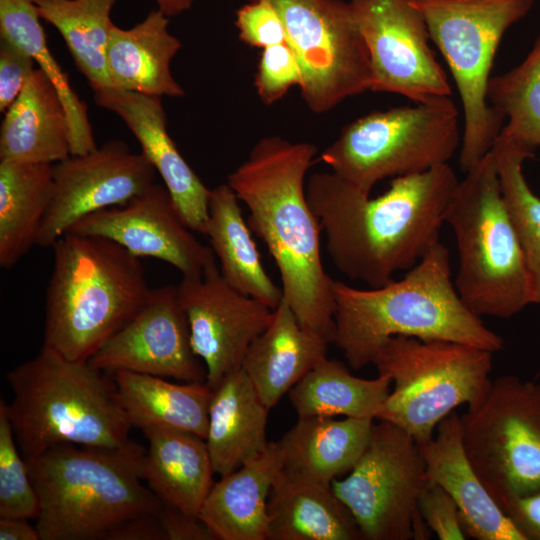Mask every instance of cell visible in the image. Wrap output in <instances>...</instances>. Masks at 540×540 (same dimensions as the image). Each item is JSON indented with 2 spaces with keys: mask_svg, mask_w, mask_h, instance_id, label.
<instances>
[{
  "mask_svg": "<svg viewBox=\"0 0 540 540\" xmlns=\"http://www.w3.org/2000/svg\"><path fill=\"white\" fill-rule=\"evenodd\" d=\"M333 343L349 366L373 363L394 336L445 340L501 351L503 339L463 302L452 280L450 253L440 241L399 280L361 289L332 280Z\"/></svg>",
  "mask_w": 540,
  "mask_h": 540,
  "instance_id": "4",
  "label": "cell"
},
{
  "mask_svg": "<svg viewBox=\"0 0 540 540\" xmlns=\"http://www.w3.org/2000/svg\"><path fill=\"white\" fill-rule=\"evenodd\" d=\"M205 235L223 278L233 288L272 309L280 304L282 288L267 274L240 200L227 183L211 189Z\"/></svg>",
  "mask_w": 540,
  "mask_h": 540,
  "instance_id": "29",
  "label": "cell"
},
{
  "mask_svg": "<svg viewBox=\"0 0 540 540\" xmlns=\"http://www.w3.org/2000/svg\"><path fill=\"white\" fill-rule=\"evenodd\" d=\"M143 479L160 501L198 517L214 485L210 454L204 438L180 429L148 427Z\"/></svg>",
  "mask_w": 540,
  "mask_h": 540,
  "instance_id": "25",
  "label": "cell"
},
{
  "mask_svg": "<svg viewBox=\"0 0 540 540\" xmlns=\"http://www.w3.org/2000/svg\"><path fill=\"white\" fill-rule=\"evenodd\" d=\"M391 380L378 375H352L340 362L327 358L312 368L288 392L298 417L344 416L372 418L390 394Z\"/></svg>",
  "mask_w": 540,
  "mask_h": 540,
  "instance_id": "32",
  "label": "cell"
},
{
  "mask_svg": "<svg viewBox=\"0 0 540 540\" xmlns=\"http://www.w3.org/2000/svg\"><path fill=\"white\" fill-rule=\"evenodd\" d=\"M156 170L119 140L54 164L52 198L36 246L52 247L79 220L125 205L154 183Z\"/></svg>",
  "mask_w": 540,
  "mask_h": 540,
  "instance_id": "16",
  "label": "cell"
},
{
  "mask_svg": "<svg viewBox=\"0 0 540 540\" xmlns=\"http://www.w3.org/2000/svg\"><path fill=\"white\" fill-rule=\"evenodd\" d=\"M68 232L109 239L132 255L152 257L193 276L217 259L185 224L165 186L153 183L128 203L89 214Z\"/></svg>",
  "mask_w": 540,
  "mask_h": 540,
  "instance_id": "18",
  "label": "cell"
},
{
  "mask_svg": "<svg viewBox=\"0 0 540 540\" xmlns=\"http://www.w3.org/2000/svg\"><path fill=\"white\" fill-rule=\"evenodd\" d=\"M417 444L428 480L453 499L466 536L476 540H525L472 466L462 440L461 416L453 411L438 424L431 439Z\"/></svg>",
  "mask_w": 540,
  "mask_h": 540,
  "instance_id": "20",
  "label": "cell"
},
{
  "mask_svg": "<svg viewBox=\"0 0 540 540\" xmlns=\"http://www.w3.org/2000/svg\"><path fill=\"white\" fill-rule=\"evenodd\" d=\"M504 511L525 540H540V490L512 500Z\"/></svg>",
  "mask_w": 540,
  "mask_h": 540,
  "instance_id": "43",
  "label": "cell"
},
{
  "mask_svg": "<svg viewBox=\"0 0 540 540\" xmlns=\"http://www.w3.org/2000/svg\"><path fill=\"white\" fill-rule=\"evenodd\" d=\"M373 424L372 418L298 417L296 424L277 441L281 472L331 485L358 461L369 442Z\"/></svg>",
  "mask_w": 540,
  "mask_h": 540,
  "instance_id": "23",
  "label": "cell"
},
{
  "mask_svg": "<svg viewBox=\"0 0 540 540\" xmlns=\"http://www.w3.org/2000/svg\"><path fill=\"white\" fill-rule=\"evenodd\" d=\"M461 136L459 111L447 97L368 113L347 124L319 158L370 195L381 180L448 164Z\"/></svg>",
  "mask_w": 540,
  "mask_h": 540,
  "instance_id": "10",
  "label": "cell"
},
{
  "mask_svg": "<svg viewBox=\"0 0 540 540\" xmlns=\"http://www.w3.org/2000/svg\"><path fill=\"white\" fill-rule=\"evenodd\" d=\"M328 344L326 339L304 328L282 299L267 328L249 347L241 369L262 402L271 409L327 358Z\"/></svg>",
  "mask_w": 540,
  "mask_h": 540,
  "instance_id": "22",
  "label": "cell"
},
{
  "mask_svg": "<svg viewBox=\"0 0 540 540\" xmlns=\"http://www.w3.org/2000/svg\"><path fill=\"white\" fill-rule=\"evenodd\" d=\"M269 410L242 369L213 389L205 441L215 474L225 476L267 448Z\"/></svg>",
  "mask_w": 540,
  "mask_h": 540,
  "instance_id": "27",
  "label": "cell"
},
{
  "mask_svg": "<svg viewBox=\"0 0 540 540\" xmlns=\"http://www.w3.org/2000/svg\"><path fill=\"white\" fill-rule=\"evenodd\" d=\"M4 114L0 160L56 164L71 155L65 107L39 68Z\"/></svg>",
  "mask_w": 540,
  "mask_h": 540,
  "instance_id": "24",
  "label": "cell"
},
{
  "mask_svg": "<svg viewBox=\"0 0 540 540\" xmlns=\"http://www.w3.org/2000/svg\"><path fill=\"white\" fill-rule=\"evenodd\" d=\"M349 2L369 54L370 91L398 94L415 103L450 97L447 74L412 0Z\"/></svg>",
  "mask_w": 540,
  "mask_h": 540,
  "instance_id": "14",
  "label": "cell"
},
{
  "mask_svg": "<svg viewBox=\"0 0 540 540\" xmlns=\"http://www.w3.org/2000/svg\"><path fill=\"white\" fill-rule=\"evenodd\" d=\"M419 511L428 527L440 540H464L457 505L439 485L428 482L419 498Z\"/></svg>",
  "mask_w": 540,
  "mask_h": 540,
  "instance_id": "40",
  "label": "cell"
},
{
  "mask_svg": "<svg viewBox=\"0 0 540 540\" xmlns=\"http://www.w3.org/2000/svg\"><path fill=\"white\" fill-rule=\"evenodd\" d=\"M301 84V65L288 43L262 49L254 85L264 104H274L282 99L291 87H300Z\"/></svg>",
  "mask_w": 540,
  "mask_h": 540,
  "instance_id": "38",
  "label": "cell"
},
{
  "mask_svg": "<svg viewBox=\"0 0 540 540\" xmlns=\"http://www.w3.org/2000/svg\"><path fill=\"white\" fill-rule=\"evenodd\" d=\"M39 499L7 414L0 401V518L38 517Z\"/></svg>",
  "mask_w": 540,
  "mask_h": 540,
  "instance_id": "37",
  "label": "cell"
},
{
  "mask_svg": "<svg viewBox=\"0 0 540 540\" xmlns=\"http://www.w3.org/2000/svg\"><path fill=\"white\" fill-rule=\"evenodd\" d=\"M156 2L158 9L168 17L188 10L194 0H156Z\"/></svg>",
  "mask_w": 540,
  "mask_h": 540,
  "instance_id": "45",
  "label": "cell"
},
{
  "mask_svg": "<svg viewBox=\"0 0 540 540\" xmlns=\"http://www.w3.org/2000/svg\"><path fill=\"white\" fill-rule=\"evenodd\" d=\"M165 540H217L199 519L164 504L160 516Z\"/></svg>",
  "mask_w": 540,
  "mask_h": 540,
  "instance_id": "42",
  "label": "cell"
},
{
  "mask_svg": "<svg viewBox=\"0 0 540 540\" xmlns=\"http://www.w3.org/2000/svg\"><path fill=\"white\" fill-rule=\"evenodd\" d=\"M168 24L158 9L130 29L112 27L106 49L111 88L157 97L184 95L170 70L181 42Z\"/></svg>",
  "mask_w": 540,
  "mask_h": 540,
  "instance_id": "26",
  "label": "cell"
},
{
  "mask_svg": "<svg viewBox=\"0 0 540 540\" xmlns=\"http://www.w3.org/2000/svg\"><path fill=\"white\" fill-rule=\"evenodd\" d=\"M99 107L118 115L161 176L180 216L193 231L205 235L211 190L185 161L167 131L161 97L115 88L94 92Z\"/></svg>",
  "mask_w": 540,
  "mask_h": 540,
  "instance_id": "19",
  "label": "cell"
},
{
  "mask_svg": "<svg viewBox=\"0 0 540 540\" xmlns=\"http://www.w3.org/2000/svg\"><path fill=\"white\" fill-rule=\"evenodd\" d=\"M468 458L504 510L540 490V383L515 375L491 381L482 401L461 416Z\"/></svg>",
  "mask_w": 540,
  "mask_h": 540,
  "instance_id": "11",
  "label": "cell"
},
{
  "mask_svg": "<svg viewBox=\"0 0 540 540\" xmlns=\"http://www.w3.org/2000/svg\"><path fill=\"white\" fill-rule=\"evenodd\" d=\"M0 33L1 38L28 53L55 87L68 117L71 155L95 150L87 105L74 92L67 74L50 52L33 0H0Z\"/></svg>",
  "mask_w": 540,
  "mask_h": 540,
  "instance_id": "33",
  "label": "cell"
},
{
  "mask_svg": "<svg viewBox=\"0 0 540 540\" xmlns=\"http://www.w3.org/2000/svg\"><path fill=\"white\" fill-rule=\"evenodd\" d=\"M444 213L455 237V287L479 317L511 318L532 304L521 246L492 152L465 172Z\"/></svg>",
  "mask_w": 540,
  "mask_h": 540,
  "instance_id": "7",
  "label": "cell"
},
{
  "mask_svg": "<svg viewBox=\"0 0 540 540\" xmlns=\"http://www.w3.org/2000/svg\"><path fill=\"white\" fill-rule=\"evenodd\" d=\"M40 19L62 35L78 70L93 92L111 88L106 49L115 0H33Z\"/></svg>",
  "mask_w": 540,
  "mask_h": 540,
  "instance_id": "34",
  "label": "cell"
},
{
  "mask_svg": "<svg viewBox=\"0 0 540 540\" xmlns=\"http://www.w3.org/2000/svg\"><path fill=\"white\" fill-rule=\"evenodd\" d=\"M317 151L308 142L264 137L226 183L246 205L251 231L278 267L283 300L304 328L333 343V279L323 267L322 229L306 196L305 178Z\"/></svg>",
  "mask_w": 540,
  "mask_h": 540,
  "instance_id": "2",
  "label": "cell"
},
{
  "mask_svg": "<svg viewBox=\"0 0 540 540\" xmlns=\"http://www.w3.org/2000/svg\"><path fill=\"white\" fill-rule=\"evenodd\" d=\"M417 442L383 420L373 424L362 455L331 488L352 515L361 539H427L419 498L428 484Z\"/></svg>",
  "mask_w": 540,
  "mask_h": 540,
  "instance_id": "12",
  "label": "cell"
},
{
  "mask_svg": "<svg viewBox=\"0 0 540 540\" xmlns=\"http://www.w3.org/2000/svg\"><path fill=\"white\" fill-rule=\"evenodd\" d=\"M236 11L239 38L249 46L264 49L288 43L284 23L269 0H248Z\"/></svg>",
  "mask_w": 540,
  "mask_h": 540,
  "instance_id": "39",
  "label": "cell"
},
{
  "mask_svg": "<svg viewBox=\"0 0 540 540\" xmlns=\"http://www.w3.org/2000/svg\"><path fill=\"white\" fill-rule=\"evenodd\" d=\"M459 180L449 164L391 179L370 197L334 172L313 173L308 203L337 270L368 287L383 286L440 241L444 213Z\"/></svg>",
  "mask_w": 540,
  "mask_h": 540,
  "instance_id": "1",
  "label": "cell"
},
{
  "mask_svg": "<svg viewBox=\"0 0 540 540\" xmlns=\"http://www.w3.org/2000/svg\"><path fill=\"white\" fill-rule=\"evenodd\" d=\"M25 518H0V540H41L36 526Z\"/></svg>",
  "mask_w": 540,
  "mask_h": 540,
  "instance_id": "44",
  "label": "cell"
},
{
  "mask_svg": "<svg viewBox=\"0 0 540 540\" xmlns=\"http://www.w3.org/2000/svg\"><path fill=\"white\" fill-rule=\"evenodd\" d=\"M43 346L88 361L139 309L151 288L140 258L99 236L67 232L53 245Z\"/></svg>",
  "mask_w": 540,
  "mask_h": 540,
  "instance_id": "5",
  "label": "cell"
},
{
  "mask_svg": "<svg viewBox=\"0 0 540 540\" xmlns=\"http://www.w3.org/2000/svg\"><path fill=\"white\" fill-rule=\"evenodd\" d=\"M33 58L13 42L1 38L0 44V111L17 99L34 71Z\"/></svg>",
  "mask_w": 540,
  "mask_h": 540,
  "instance_id": "41",
  "label": "cell"
},
{
  "mask_svg": "<svg viewBox=\"0 0 540 540\" xmlns=\"http://www.w3.org/2000/svg\"><path fill=\"white\" fill-rule=\"evenodd\" d=\"M535 0H412L431 41L444 57L463 109L459 164L466 172L489 153L504 115L490 105L488 83L506 31L526 17Z\"/></svg>",
  "mask_w": 540,
  "mask_h": 540,
  "instance_id": "8",
  "label": "cell"
},
{
  "mask_svg": "<svg viewBox=\"0 0 540 540\" xmlns=\"http://www.w3.org/2000/svg\"><path fill=\"white\" fill-rule=\"evenodd\" d=\"M175 285L151 288L143 304L88 360L108 373L130 371L206 382Z\"/></svg>",
  "mask_w": 540,
  "mask_h": 540,
  "instance_id": "17",
  "label": "cell"
},
{
  "mask_svg": "<svg viewBox=\"0 0 540 540\" xmlns=\"http://www.w3.org/2000/svg\"><path fill=\"white\" fill-rule=\"evenodd\" d=\"M487 98L507 120L500 135L533 150L540 147V34L521 63L491 76Z\"/></svg>",
  "mask_w": 540,
  "mask_h": 540,
  "instance_id": "36",
  "label": "cell"
},
{
  "mask_svg": "<svg viewBox=\"0 0 540 540\" xmlns=\"http://www.w3.org/2000/svg\"><path fill=\"white\" fill-rule=\"evenodd\" d=\"M177 289L193 351L204 362L206 383L213 390L224 377L241 369L274 309L233 288L216 261L201 274L182 276Z\"/></svg>",
  "mask_w": 540,
  "mask_h": 540,
  "instance_id": "15",
  "label": "cell"
},
{
  "mask_svg": "<svg viewBox=\"0 0 540 540\" xmlns=\"http://www.w3.org/2000/svg\"><path fill=\"white\" fill-rule=\"evenodd\" d=\"M491 152L501 191L514 225L527 269L532 304L540 305V197L527 182L523 165L534 150L499 134Z\"/></svg>",
  "mask_w": 540,
  "mask_h": 540,
  "instance_id": "35",
  "label": "cell"
},
{
  "mask_svg": "<svg viewBox=\"0 0 540 540\" xmlns=\"http://www.w3.org/2000/svg\"><path fill=\"white\" fill-rule=\"evenodd\" d=\"M54 164L0 160V266L9 270L25 256L49 207Z\"/></svg>",
  "mask_w": 540,
  "mask_h": 540,
  "instance_id": "31",
  "label": "cell"
},
{
  "mask_svg": "<svg viewBox=\"0 0 540 540\" xmlns=\"http://www.w3.org/2000/svg\"><path fill=\"white\" fill-rule=\"evenodd\" d=\"M269 1L280 14L287 42L300 62L299 89L312 112H327L370 91L369 54L349 1Z\"/></svg>",
  "mask_w": 540,
  "mask_h": 540,
  "instance_id": "13",
  "label": "cell"
},
{
  "mask_svg": "<svg viewBox=\"0 0 540 540\" xmlns=\"http://www.w3.org/2000/svg\"><path fill=\"white\" fill-rule=\"evenodd\" d=\"M493 353L475 346L394 336L377 351L373 365L393 390L375 419L405 430L417 443L431 439L455 408H472L486 395Z\"/></svg>",
  "mask_w": 540,
  "mask_h": 540,
  "instance_id": "9",
  "label": "cell"
},
{
  "mask_svg": "<svg viewBox=\"0 0 540 540\" xmlns=\"http://www.w3.org/2000/svg\"><path fill=\"white\" fill-rule=\"evenodd\" d=\"M146 449L55 445L26 460L41 540H165L164 504L143 483Z\"/></svg>",
  "mask_w": 540,
  "mask_h": 540,
  "instance_id": "3",
  "label": "cell"
},
{
  "mask_svg": "<svg viewBox=\"0 0 540 540\" xmlns=\"http://www.w3.org/2000/svg\"><path fill=\"white\" fill-rule=\"evenodd\" d=\"M267 540H356L358 527L331 485L296 479L281 471L268 499Z\"/></svg>",
  "mask_w": 540,
  "mask_h": 540,
  "instance_id": "28",
  "label": "cell"
},
{
  "mask_svg": "<svg viewBox=\"0 0 540 540\" xmlns=\"http://www.w3.org/2000/svg\"><path fill=\"white\" fill-rule=\"evenodd\" d=\"M277 441L214 483L199 519L217 540H267L268 499L281 471Z\"/></svg>",
  "mask_w": 540,
  "mask_h": 540,
  "instance_id": "21",
  "label": "cell"
},
{
  "mask_svg": "<svg viewBox=\"0 0 540 540\" xmlns=\"http://www.w3.org/2000/svg\"><path fill=\"white\" fill-rule=\"evenodd\" d=\"M6 380L13 393L6 410L25 460L59 444L117 448L133 441L112 374L89 361L42 347Z\"/></svg>",
  "mask_w": 540,
  "mask_h": 540,
  "instance_id": "6",
  "label": "cell"
},
{
  "mask_svg": "<svg viewBox=\"0 0 540 540\" xmlns=\"http://www.w3.org/2000/svg\"><path fill=\"white\" fill-rule=\"evenodd\" d=\"M120 403L132 427H166L205 439L213 390L206 382L172 383L130 371L111 373Z\"/></svg>",
  "mask_w": 540,
  "mask_h": 540,
  "instance_id": "30",
  "label": "cell"
}]
</instances>
